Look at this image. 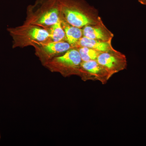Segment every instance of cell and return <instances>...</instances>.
I'll use <instances>...</instances> for the list:
<instances>
[{
    "instance_id": "obj_2",
    "label": "cell",
    "mask_w": 146,
    "mask_h": 146,
    "mask_svg": "<svg viewBox=\"0 0 146 146\" xmlns=\"http://www.w3.org/2000/svg\"><path fill=\"white\" fill-rule=\"evenodd\" d=\"M60 16L58 0H36L28 7L24 23L45 29L60 21Z\"/></svg>"
},
{
    "instance_id": "obj_10",
    "label": "cell",
    "mask_w": 146,
    "mask_h": 146,
    "mask_svg": "<svg viewBox=\"0 0 146 146\" xmlns=\"http://www.w3.org/2000/svg\"><path fill=\"white\" fill-rule=\"evenodd\" d=\"M60 21L65 31L67 42L72 48H76L79 41L83 36L82 28L74 26L68 23L61 15Z\"/></svg>"
},
{
    "instance_id": "obj_6",
    "label": "cell",
    "mask_w": 146,
    "mask_h": 146,
    "mask_svg": "<svg viewBox=\"0 0 146 146\" xmlns=\"http://www.w3.org/2000/svg\"><path fill=\"white\" fill-rule=\"evenodd\" d=\"M78 76L83 81H98L103 84L107 83L112 77L97 60L82 61Z\"/></svg>"
},
{
    "instance_id": "obj_7",
    "label": "cell",
    "mask_w": 146,
    "mask_h": 146,
    "mask_svg": "<svg viewBox=\"0 0 146 146\" xmlns=\"http://www.w3.org/2000/svg\"><path fill=\"white\" fill-rule=\"evenodd\" d=\"M97 60L112 76L127 68L126 56L117 50L115 51L101 53Z\"/></svg>"
},
{
    "instance_id": "obj_8",
    "label": "cell",
    "mask_w": 146,
    "mask_h": 146,
    "mask_svg": "<svg viewBox=\"0 0 146 146\" xmlns=\"http://www.w3.org/2000/svg\"><path fill=\"white\" fill-rule=\"evenodd\" d=\"M83 36L104 42H112L114 35L103 22L86 26L82 28Z\"/></svg>"
},
{
    "instance_id": "obj_4",
    "label": "cell",
    "mask_w": 146,
    "mask_h": 146,
    "mask_svg": "<svg viewBox=\"0 0 146 146\" xmlns=\"http://www.w3.org/2000/svg\"><path fill=\"white\" fill-rule=\"evenodd\" d=\"M80 55L76 48L68 50L44 65L51 72L60 73L63 76H79L81 63Z\"/></svg>"
},
{
    "instance_id": "obj_13",
    "label": "cell",
    "mask_w": 146,
    "mask_h": 146,
    "mask_svg": "<svg viewBox=\"0 0 146 146\" xmlns=\"http://www.w3.org/2000/svg\"><path fill=\"white\" fill-rule=\"evenodd\" d=\"M138 1L141 4L146 6V0H138Z\"/></svg>"
},
{
    "instance_id": "obj_9",
    "label": "cell",
    "mask_w": 146,
    "mask_h": 146,
    "mask_svg": "<svg viewBox=\"0 0 146 146\" xmlns=\"http://www.w3.org/2000/svg\"><path fill=\"white\" fill-rule=\"evenodd\" d=\"M79 47H86L96 50L101 53L115 51L112 45V42H104L90 39L83 36L79 41L76 48Z\"/></svg>"
},
{
    "instance_id": "obj_12",
    "label": "cell",
    "mask_w": 146,
    "mask_h": 146,
    "mask_svg": "<svg viewBox=\"0 0 146 146\" xmlns=\"http://www.w3.org/2000/svg\"><path fill=\"white\" fill-rule=\"evenodd\" d=\"M78 51L82 62L97 60L101 52L86 47H79L76 48Z\"/></svg>"
},
{
    "instance_id": "obj_11",
    "label": "cell",
    "mask_w": 146,
    "mask_h": 146,
    "mask_svg": "<svg viewBox=\"0 0 146 146\" xmlns=\"http://www.w3.org/2000/svg\"><path fill=\"white\" fill-rule=\"evenodd\" d=\"M45 29L48 32L50 41L53 42H67L65 31L62 26L60 20L56 23Z\"/></svg>"
},
{
    "instance_id": "obj_3",
    "label": "cell",
    "mask_w": 146,
    "mask_h": 146,
    "mask_svg": "<svg viewBox=\"0 0 146 146\" xmlns=\"http://www.w3.org/2000/svg\"><path fill=\"white\" fill-rule=\"evenodd\" d=\"M7 31L13 39L12 48L32 46L38 42L50 41L48 32L45 29L24 23L16 27L9 28Z\"/></svg>"
},
{
    "instance_id": "obj_14",
    "label": "cell",
    "mask_w": 146,
    "mask_h": 146,
    "mask_svg": "<svg viewBox=\"0 0 146 146\" xmlns=\"http://www.w3.org/2000/svg\"><path fill=\"white\" fill-rule=\"evenodd\" d=\"M1 134H0V140H1Z\"/></svg>"
},
{
    "instance_id": "obj_5",
    "label": "cell",
    "mask_w": 146,
    "mask_h": 146,
    "mask_svg": "<svg viewBox=\"0 0 146 146\" xmlns=\"http://www.w3.org/2000/svg\"><path fill=\"white\" fill-rule=\"evenodd\" d=\"M32 46L34 48L35 55L43 65L54 58L73 48L66 41L38 42L33 44Z\"/></svg>"
},
{
    "instance_id": "obj_1",
    "label": "cell",
    "mask_w": 146,
    "mask_h": 146,
    "mask_svg": "<svg viewBox=\"0 0 146 146\" xmlns=\"http://www.w3.org/2000/svg\"><path fill=\"white\" fill-rule=\"evenodd\" d=\"M61 15L74 26L82 28L102 22L96 9L85 0H58Z\"/></svg>"
}]
</instances>
